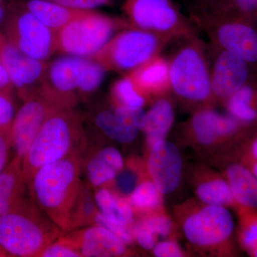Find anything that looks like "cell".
Masks as SVG:
<instances>
[{"instance_id":"obj_1","label":"cell","mask_w":257,"mask_h":257,"mask_svg":"<svg viewBox=\"0 0 257 257\" xmlns=\"http://www.w3.org/2000/svg\"><path fill=\"white\" fill-rule=\"evenodd\" d=\"M82 167L80 152H75L37 170L28 185L34 202L66 233L82 189Z\"/></svg>"},{"instance_id":"obj_2","label":"cell","mask_w":257,"mask_h":257,"mask_svg":"<svg viewBox=\"0 0 257 257\" xmlns=\"http://www.w3.org/2000/svg\"><path fill=\"white\" fill-rule=\"evenodd\" d=\"M65 234L31 197H25L0 217V245L11 256L39 257Z\"/></svg>"},{"instance_id":"obj_3","label":"cell","mask_w":257,"mask_h":257,"mask_svg":"<svg viewBox=\"0 0 257 257\" xmlns=\"http://www.w3.org/2000/svg\"><path fill=\"white\" fill-rule=\"evenodd\" d=\"M85 138L82 116L74 109L58 108L47 118L23 158L26 184L44 166L79 152Z\"/></svg>"},{"instance_id":"obj_4","label":"cell","mask_w":257,"mask_h":257,"mask_svg":"<svg viewBox=\"0 0 257 257\" xmlns=\"http://www.w3.org/2000/svg\"><path fill=\"white\" fill-rule=\"evenodd\" d=\"M182 42L168 60L170 93L197 110L211 106L214 101L207 45L199 35Z\"/></svg>"},{"instance_id":"obj_5","label":"cell","mask_w":257,"mask_h":257,"mask_svg":"<svg viewBox=\"0 0 257 257\" xmlns=\"http://www.w3.org/2000/svg\"><path fill=\"white\" fill-rule=\"evenodd\" d=\"M197 30L205 34L211 46L237 56L257 74V25L236 15L189 13Z\"/></svg>"},{"instance_id":"obj_6","label":"cell","mask_w":257,"mask_h":257,"mask_svg":"<svg viewBox=\"0 0 257 257\" xmlns=\"http://www.w3.org/2000/svg\"><path fill=\"white\" fill-rule=\"evenodd\" d=\"M170 39L131 28L115 35L91 58L106 70L128 74L161 55Z\"/></svg>"},{"instance_id":"obj_7","label":"cell","mask_w":257,"mask_h":257,"mask_svg":"<svg viewBox=\"0 0 257 257\" xmlns=\"http://www.w3.org/2000/svg\"><path fill=\"white\" fill-rule=\"evenodd\" d=\"M130 27L174 40L198 35L197 29L173 0H125L122 5Z\"/></svg>"},{"instance_id":"obj_8","label":"cell","mask_w":257,"mask_h":257,"mask_svg":"<svg viewBox=\"0 0 257 257\" xmlns=\"http://www.w3.org/2000/svg\"><path fill=\"white\" fill-rule=\"evenodd\" d=\"M125 23L89 10L56 34L57 50L74 57H92Z\"/></svg>"},{"instance_id":"obj_9","label":"cell","mask_w":257,"mask_h":257,"mask_svg":"<svg viewBox=\"0 0 257 257\" xmlns=\"http://www.w3.org/2000/svg\"><path fill=\"white\" fill-rule=\"evenodd\" d=\"M4 23L5 38L29 57L45 62L57 51L55 34L28 11L22 1L15 0Z\"/></svg>"},{"instance_id":"obj_10","label":"cell","mask_w":257,"mask_h":257,"mask_svg":"<svg viewBox=\"0 0 257 257\" xmlns=\"http://www.w3.org/2000/svg\"><path fill=\"white\" fill-rule=\"evenodd\" d=\"M234 229V219L226 207L208 204L189 214L182 224L186 239L199 248L216 247L227 242Z\"/></svg>"},{"instance_id":"obj_11","label":"cell","mask_w":257,"mask_h":257,"mask_svg":"<svg viewBox=\"0 0 257 257\" xmlns=\"http://www.w3.org/2000/svg\"><path fill=\"white\" fill-rule=\"evenodd\" d=\"M87 58L62 57L47 67L40 91L56 106L74 109L79 98V87Z\"/></svg>"},{"instance_id":"obj_12","label":"cell","mask_w":257,"mask_h":257,"mask_svg":"<svg viewBox=\"0 0 257 257\" xmlns=\"http://www.w3.org/2000/svg\"><path fill=\"white\" fill-rule=\"evenodd\" d=\"M210 62L211 89L214 101L225 102L251 81L257 74L246 62L226 51L211 46Z\"/></svg>"},{"instance_id":"obj_13","label":"cell","mask_w":257,"mask_h":257,"mask_svg":"<svg viewBox=\"0 0 257 257\" xmlns=\"http://www.w3.org/2000/svg\"><path fill=\"white\" fill-rule=\"evenodd\" d=\"M58 108L60 107L56 106L40 90L25 99L15 114L10 128L12 146L14 147L16 155L23 158L47 118Z\"/></svg>"},{"instance_id":"obj_14","label":"cell","mask_w":257,"mask_h":257,"mask_svg":"<svg viewBox=\"0 0 257 257\" xmlns=\"http://www.w3.org/2000/svg\"><path fill=\"white\" fill-rule=\"evenodd\" d=\"M0 62L25 99L40 90L48 64L23 53L0 34Z\"/></svg>"},{"instance_id":"obj_15","label":"cell","mask_w":257,"mask_h":257,"mask_svg":"<svg viewBox=\"0 0 257 257\" xmlns=\"http://www.w3.org/2000/svg\"><path fill=\"white\" fill-rule=\"evenodd\" d=\"M145 118L146 112L143 108L132 109L111 104L96 110L93 121L96 128L111 140L128 144L143 131Z\"/></svg>"},{"instance_id":"obj_16","label":"cell","mask_w":257,"mask_h":257,"mask_svg":"<svg viewBox=\"0 0 257 257\" xmlns=\"http://www.w3.org/2000/svg\"><path fill=\"white\" fill-rule=\"evenodd\" d=\"M182 156L175 144L163 140L150 147L147 169L158 190L170 194L178 188L182 176Z\"/></svg>"},{"instance_id":"obj_17","label":"cell","mask_w":257,"mask_h":257,"mask_svg":"<svg viewBox=\"0 0 257 257\" xmlns=\"http://www.w3.org/2000/svg\"><path fill=\"white\" fill-rule=\"evenodd\" d=\"M248 125L240 122L230 115L216 112L211 106L201 108L194 111L186 125L187 132L197 143L211 146L223 140L234 138Z\"/></svg>"},{"instance_id":"obj_18","label":"cell","mask_w":257,"mask_h":257,"mask_svg":"<svg viewBox=\"0 0 257 257\" xmlns=\"http://www.w3.org/2000/svg\"><path fill=\"white\" fill-rule=\"evenodd\" d=\"M66 236L82 257L121 256L128 252V244L99 225L74 230L66 233Z\"/></svg>"},{"instance_id":"obj_19","label":"cell","mask_w":257,"mask_h":257,"mask_svg":"<svg viewBox=\"0 0 257 257\" xmlns=\"http://www.w3.org/2000/svg\"><path fill=\"white\" fill-rule=\"evenodd\" d=\"M127 75L140 94L147 99L170 93V64L162 55L148 61Z\"/></svg>"},{"instance_id":"obj_20","label":"cell","mask_w":257,"mask_h":257,"mask_svg":"<svg viewBox=\"0 0 257 257\" xmlns=\"http://www.w3.org/2000/svg\"><path fill=\"white\" fill-rule=\"evenodd\" d=\"M28 187L23 175V157L15 155L0 174V217L23 200Z\"/></svg>"},{"instance_id":"obj_21","label":"cell","mask_w":257,"mask_h":257,"mask_svg":"<svg viewBox=\"0 0 257 257\" xmlns=\"http://www.w3.org/2000/svg\"><path fill=\"white\" fill-rule=\"evenodd\" d=\"M124 167V160L117 149L106 147L99 150L87 161L86 175L94 187H102L114 180Z\"/></svg>"},{"instance_id":"obj_22","label":"cell","mask_w":257,"mask_h":257,"mask_svg":"<svg viewBox=\"0 0 257 257\" xmlns=\"http://www.w3.org/2000/svg\"><path fill=\"white\" fill-rule=\"evenodd\" d=\"M22 3L55 35L71 22L89 11L71 9L49 0H25Z\"/></svg>"},{"instance_id":"obj_23","label":"cell","mask_w":257,"mask_h":257,"mask_svg":"<svg viewBox=\"0 0 257 257\" xmlns=\"http://www.w3.org/2000/svg\"><path fill=\"white\" fill-rule=\"evenodd\" d=\"M175 121V109L168 96L157 98L146 112L143 131L147 144L151 147L157 142L165 140Z\"/></svg>"},{"instance_id":"obj_24","label":"cell","mask_w":257,"mask_h":257,"mask_svg":"<svg viewBox=\"0 0 257 257\" xmlns=\"http://www.w3.org/2000/svg\"><path fill=\"white\" fill-rule=\"evenodd\" d=\"M226 178L236 205L257 209V179L241 164H233L226 170Z\"/></svg>"},{"instance_id":"obj_25","label":"cell","mask_w":257,"mask_h":257,"mask_svg":"<svg viewBox=\"0 0 257 257\" xmlns=\"http://www.w3.org/2000/svg\"><path fill=\"white\" fill-rule=\"evenodd\" d=\"M189 13L236 15L256 23L257 0H192Z\"/></svg>"},{"instance_id":"obj_26","label":"cell","mask_w":257,"mask_h":257,"mask_svg":"<svg viewBox=\"0 0 257 257\" xmlns=\"http://www.w3.org/2000/svg\"><path fill=\"white\" fill-rule=\"evenodd\" d=\"M94 197L99 212L108 220L126 227L133 222V207L128 200L105 187L97 189Z\"/></svg>"},{"instance_id":"obj_27","label":"cell","mask_w":257,"mask_h":257,"mask_svg":"<svg viewBox=\"0 0 257 257\" xmlns=\"http://www.w3.org/2000/svg\"><path fill=\"white\" fill-rule=\"evenodd\" d=\"M230 116L246 125L257 121V79L234 93L224 102Z\"/></svg>"},{"instance_id":"obj_28","label":"cell","mask_w":257,"mask_h":257,"mask_svg":"<svg viewBox=\"0 0 257 257\" xmlns=\"http://www.w3.org/2000/svg\"><path fill=\"white\" fill-rule=\"evenodd\" d=\"M99 209L96 206L94 194L89 187L83 184L71 214L69 232L94 224Z\"/></svg>"},{"instance_id":"obj_29","label":"cell","mask_w":257,"mask_h":257,"mask_svg":"<svg viewBox=\"0 0 257 257\" xmlns=\"http://www.w3.org/2000/svg\"><path fill=\"white\" fill-rule=\"evenodd\" d=\"M198 198L208 205L229 207L236 204L227 181L213 179L198 186L196 190Z\"/></svg>"},{"instance_id":"obj_30","label":"cell","mask_w":257,"mask_h":257,"mask_svg":"<svg viewBox=\"0 0 257 257\" xmlns=\"http://www.w3.org/2000/svg\"><path fill=\"white\" fill-rule=\"evenodd\" d=\"M111 104L132 109L143 108L147 99L137 90L127 75L118 79L111 88Z\"/></svg>"},{"instance_id":"obj_31","label":"cell","mask_w":257,"mask_h":257,"mask_svg":"<svg viewBox=\"0 0 257 257\" xmlns=\"http://www.w3.org/2000/svg\"><path fill=\"white\" fill-rule=\"evenodd\" d=\"M239 215L240 243L249 254L257 257V209L239 207Z\"/></svg>"},{"instance_id":"obj_32","label":"cell","mask_w":257,"mask_h":257,"mask_svg":"<svg viewBox=\"0 0 257 257\" xmlns=\"http://www.w3.org/2000/svg\"><path fill=\"white\" fill-rule=\"evenodd\" d=\"M162 194L152 181H144L130 194L128 202L132 207L143 211L158 209L162 203Z\"/></svg>"},{"instance_id":"obj_33","label":"cell","mask_w":257,"mask_h":257,"mask_svg":"<svg viewBox=\"0 0 257 257\" xmlns=\"http://www.w3.org/2000/svg\"><path fill=\"white\" fill-rule=\"evenodd\" d=\"M39 257H82L66 234L49 245Z\"/></svg>"},{"instance_id":"obj_34","label":"cell","mask_w":257,"mask_h":257,"mask_svg":"<svg viewBox=\"0 0 257 257\" xmlns=\"http://www.w3.org/2000/svg\"><path fill=\"white\" fill-rule=\"evenodd\" d=\"M141 221L157 238L166 237L172 231V221L165 214H152Z\"/></svg>"},{"instance_id":"obj_35","label":"cell","mask_w":257,"mask_h":257,"mask_svg":"<svg viewBox=\"0 0 257 257\" xmlns=\"http://www.w3.org/2000/svg\"><path fill=\"white\" fill-rule=\"evenodd\" d=\"M94 224L99 225L110 231L113 234L117 236L120 239L123 240L126 244H131L133 242V232L130 231L126 226L115 224L106 219L100 212L97 213L94 221Z\"/></svg>"},{"instance_id":"obj_36","label":"cell","mask_w":257,"mask_h":257,"mask_svg":"<svg viewBox=\"0 0 257 257\" xmlns=\"http://www.w3.org/2000/svg\"><path fill=\"white\" fill-rule=\"evenodd\" d=\"M15 116L14 105L8 92H0V130H9Z\"/></svg>"},{"instance_id":"obj_37","label":"cell","mask_w":257,"mask_h":257,"mask_svg":"<svg viewBox=\"0 0 257 257\" xmlns=\"http://www.w3.org/2000/svg\"><path fill=\"white\" fill-rule=\"evenodd\" d=\"M133 237L136 239L137 242L145 250H152L157 244L158 238L140 221L134 226L133 231Z\"/></svg>"},{"instance_id":"obj_38","label":"cell","mask_w":257,"mask_h":257,"mask_svg":"<svg viewBox=\"0 0 257 257\" xmlns=\"http://www.w3.org/2000/svg\"><path fill=\"white\" fill-rule=\"evenodd\" d=\"M57 4L63 5L71 9L92 10L99 7L109 6L114 0H49Z\"/></svg>"},{"instance_id":"obj_39","label":"cell","mask_w":257,"mask_h":257,"mask_svg":"<svg viewBox=\"0 0 257 257\" xmlns=\"http://www.w3.org/2000/svg\"><path fill=\"white\" fill-rule=\"evenodd\" d=\"M153 253L157 257H181L184 252L178 244L173 241H165L157 243L153 248Z\"/></svg>"},{"instance_id":"obj_40","label":"cell","mask_w":257,"mask_h":257,"mask_svg":"<svg viewBox=\"0 0 257 257\" xmlns=\"http://www.w3.org/2000/svg\"><path fill=\"white\" fill-rule=\"evenodd\" d=\"M10 146H12L10 128L0 130V174L7 167Z\"/></svg>"},{"instance_id":"obj_41","label":"cell","mask_w":257,"mask_h":257,"mask_svg":"<svg viewBox=\"0 0 257 257\" xmlns=\"http://www.w3.org/2000/svg\"><path fill=\"white\" fill-rule=\"evenodd\" d=\"M115 179L119 190L124 194L130 195L136 187L137 177L132 172L121 171Z\"/></svg>"},{"instance_id":"obj_42","label":"cell","mask_w":257,"mask_h":257,"mask_svg":"<svg viewBox=\"0 0 257 257\" xmlns=\"http://www.w3.org/2000/svg\"><path fill=\"white\" fill-rule=\"evenodd\" d=\"M13 87L9 74L0 62V92H8Z\"/></svg>"},{"instance_id":"obj_43","label":"cell","mask_w":257,"mask_h":257,"mask_svg":"<svg viewBox=\"0 0 257 257\" xmlns=\"http://www.w3.org/2000/svg\"><path fill=\"white\" fill-rule=\"evenodd\" d=\"M15 0H0V25L4 23L10 7Z\"/></svg>"},{"instance_id":"obj_44","label":"cell","mask_w":257,"mask_h":257,"mask_svg":"<svg viewBox=\"0 0 257 257\" xmlns=\"http://www.w3.org/2000/svg\"><path fill=\"white\" fill-rule=\"evenodd\" d=\"M249 161H257V138L253 140L249 150Z\"/></svg>"},{"instance_id":"obj_45","label":"cell","mask_w":257,"mask_h":257,"mask_svg":"<svg viewBox=\"0 0 257 257\" xmlns=\"http://www.w3.org/2000/svg\"><path fill=\"white\" fill-rule=\"evenodd\" d=\"M249 170L253 174V175L256 177L257 179V161H249Z\"/></svg>"},{"instance_id":"obj_46","label":"cell","mask_w":257,"mask_h":257,"mask_svg":"<svg viewBox=\"0 0 257 257\" xmlns=\"http://www.w3.org/2000/svg\"><path fill=\"white\" fill-rule=\"evenodd\" d=\"M5 256H11L10 255V253L8 252V251H5L4 248L2 247L1 245H0V257H5Z\"/></svg>"},{"instance_id":"obj_47","label":"cell","mask_w":257,"mask_h":257,"mask_svg":"<svg viewBox=\"0 0 257 257\" xmlns=\"http://www.w3.org/2000/svg\"><path fill=\"white\" fill-rule=\"evenodd\" d=\"M256 25H257V21H256Z\"/></svg>"}]
</instances>
